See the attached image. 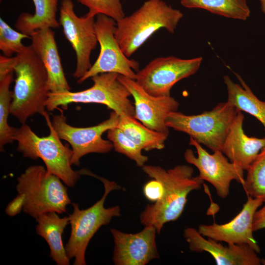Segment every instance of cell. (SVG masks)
<instances>
[{"mask_svg": "<svg viewBox=\"0 0 265 265\" xmlns=\"http://www.w3.org/2000/svg\"><path fill=\"white\" fill-rule=\"evenodd\" d=\"M142 169L149 177L160 182L164 187L162 198L147 205L139 216L143 225L154 226L159 234L164 224L180 217L188 194L200 189L204 181L198 176L194 177L193 168L184 164L168 170L150 165H144Z\"/></svg>", "mask_w": 265, "mask_h": 265, "instance_id": "obj_1", "label": "cell"}, {"mask_svg": "<svg viewBox=\"0 0 265 265\" xmlns=\"http://www.w3.org/2000/svg\"><path fill=\"white\" fill-rule=\"evenodd\" d=\"M16 74L10 114L22 124L39 113L44 116L50 90L47 71L31 45L15 56Z\"/></svg>", "mask_w": 265, "mask_h": 265, "instance_id": "obj_2", "label": "cell"}, {"mask_svg": "<svg viewBox=\"0 0 265 265\" xmlns=\"http://www.w3.org/2000/svg\"><path fill=\"white\" fill-rule=\"evenodd\" d=\"M183 13L163 0H147L135 11L116 21L115 36L129 58L158 30L173 33Z\"/></svg>", "mask_w": 265, "mask_h": 265, "instance_id": "obj_3", "label": "cell"}, {"mask_svg": "<svg viewBox=\"0 0 265 265\" xmlns=\"http://www.w3.org/2000/svg\"><path fill=\"white\" fill-rule=\"evenodd\" d=\"M80 172L81 175H89L100 180L105 191L101 199L86 209L80 210L78 204H72L73 212L69 215L71 234L65 248L68 259L70 260L74 258V265H86L85 252L92 238L102 226L108 224L112 217L121 215L119 206L108 208L104 207L108 194L112 190L121 189V186L87 169H80Z\"/></svg>", "mask_w": 265, "mask_h": 265, "instance_id": "obj_4", "label": "cell"}, {"mask_svg": "<svg viewBox=\"0 0 265 265\" xmlns=\"http://www.w3.org/2000/svg\"><path fill=\"white\" fill-rule=\"evenodd\" d=\"M44 117L50 130L47 136L37 135L26 124L15 128L13 139L17 142V151L25 158H40L49 172L58 176L66 186L74 187L81 175L71 167L72 150L62 144L46 111Z\"/></svg>", "mask_w": 265, "mask_h": 265, "instance_id": "obj_5", "label": "cell"}, {"mask_svg": "<svg viewBox=\"0 0 265 265\" xmlns=\"http://www.w3.org/2000/svg\"><path fill=\"white\" fill-rule=\"evenodd\" d=\"M61 181L42 165L27 168L17 178L16 187L25 197L23 212L35 219L49 212H66L71 200Z\"/></svg>", "mask_w": 265, "mask_h": 265, "instance_id": "obj_6", "label": "cell"}, {"mask_svg": "<svg viewBox=\"0 0 265 265\" xmlns=\"http://www.w3.org/2000/svg\"><path fill=\"white\" fill-rule=\"evenodd\" d=\"M119 75L115 73H106L94 76L91 78L93 85L80 91L50 92L46 108L53 111L59 106L66 109L71 103H96L106 105L119 115L134 117V106L129 98L131 94L119 80Z\"/></svg>", "mask_w": 265, "mask_h": 265, "instance_id": "obj_7", "label": "cell"}, {"mask_svg": "<svg viewBox=\"0 0 265 265\" xmlns=\"http://www.w3.org/2000/svg\"><path fill=\"white\" fill-rule=\"evenodd\" d=\"M238 111L226 101L200 114L187 115L177 111L171 112L166 124L169 128L187 133L213 152L221 151Z\"/></svg>", "mask_w": 265, "mask_h": 265, "instance_id": "obj_8", "label": "cell"}, {"mask_svg": "<svg viewBox=\"0 0 265 265\" xmlns=\"http://www.w3.org/2000/svg\"><path fill=\"white\" fill-rule=\"evenodd\" d=\"M116 21L104 14L96 16L95 32L100 45L99 56L90 68L80 79L81 83L89 78L106 73H115L135 80L139 64L123 52L115 36Z\"/></svg>", "mask_w": 265, "mask_h": 265, "instance_id": "obj_9", "label": "cell"}, {"mask_svg": "<svg viewBox=\"0 0 265 265\" xmlns=\"http://www.w3.org/2000/svg\"><path fill=\"white\" fill-rule=\"evenodd\" d=\"M95 16L87 12L78 16L72 0H61L59 23L64 35L71 45L76 56L73 76L81 78L92 66L90 56L98 43L95 28Z\"/></svg>", "mask_w": 265, "mask_h": 265, "instance_id": "obj_10", "label": "cell"}, {"mask_svg": "<svg viewBox=\"0 0 265 265\" xmlns=\"http://www.w3.org/2000/svg\"><path fill=\"white\" fill-rule=\"evenodd\" d=\"M202 57L183 59L170 56L155 58L136 73L135 81L155 97L169 96L172 87L180 80L194 74Z\"/></svg>", "mask_w": 265, "mask_h": 265, "instance_id": "obj_11", "label": "cell"}, {"mask_svg": "<svg viewBox=\"0 0 265 265\" xmlns=\"http://www.w3.org/2000/svg\"><path fill=\"white\" fill-rule=\"evenodd\" d=\"M53 116L52 126L61 139L67 141L73 151L72 165H80V160L90 153L106 154L113 148L112 142L104 139L102 134L108 130L116 127L119 115L112 111L109 118L100 124L88 127H75L67 123L63 112Z\"/></svg>", "mask_w": 265, "mask_h": 265, "instance_id": "obj_12", "label": "cell"}, {"mask_svg": "<svg viewBox=\"0 0 265 265\" xmlns=\"http://www.w3.org/2000/svg\"><path fill=\"white\" fill-rule=\"evenodd\" d=\"M189 145L196 148L197 156H195L191 149H187L184 155L185 160L198 169L199 172L198 177L212 185L218 197L225 198L228 196L232 181H236L242 185L244 184V170L229 161L221 150L215 151L211 154L191 137Z\"/></svg>", "mask_w": 265, "mask_h": 265, "instance_id": "obj_13", "label": "cell"}, {"mask_svg": "<svg viewBox=\"0 0 265 265\" xmlns=\"http://www.w3.org/2000/svg\"><path fill=\"white\" fill-rule=\"evenodd\" d=\"M264 202V198L247 196L241 210L231 221L222 224H201L198 231L204 237L217 241L247 244L259 253L261 249L253 237V223L256 211Z\"/></svg>", "mask_w": 265, "mask_h": 265, "instance_id": "obj_14", "label": "cell"}, {"mask_svg": "<svg viewBox=\"0 0 265 265\" xmlns=\"http://www.w3.org/2000/svg\"><path fill=\"white\" fill-rule=\"evenodd\" d=\"M118 79L134 99V117L148 128L168 134L166 120L171 112L177 111L178 102L171 96L150 95L135 80L120 75Z\"/></svg>", "mask_w": 265, "mask_h": 265, "instance_id": "obj_15", "label": "cell"}, {"mask_svg": "<svg viewBox=\"0 0 265 265\" xmlns=\"http://www.w3.org/2000/svg\"><path fill=\"white\" fill-rule=\"evenodd\" d=\"M114 248L112 257L116 265H145L159 258L156 242L157 233L153 226H147L136 234L110 229Z\"/></svg>", "mask_w": 265, "mask_h": 265, "instance_id": "obj_16", "label": "cell"}, {"mask_svg": "<svg viewBox=\"0 0 265 265\" xmlns=\"http://www.w3.org/2000/svg\"><path fill=\"white\" fill-rule=\"evenodd\" d=\"M184 237L191 252L209 253L217 265H260L262 259L249 245L245 244H228L224 246L211 238L206 239L198 231L187 227Z\"/></svg>", "mask_w": 265, "mask_h": 265, "instance_id": "obj_17", "label": "cell"}, {"mask_svg": "<svg viewBox=\"0 0 265 265\" xmlns=\"http://www.w3.org/2000/svg\"><path fill=\"white\" fill-rule=\"evenodd\" d=\"M29 36L31 40L30 45L47 71L50 92L71 90L63 71L54 32L52 28L46 27L38 29Z\"/></svg>", "mask_w": 265, "mask_h": 265, "instance_id": "obj_18", "label": "cell"}, {"mask_svg": "<svg viewBox=\"0 0 265 265\" xmlns=\"http://www.w3.org/2000/svg\"><path fill=\"white\" fill-rule=\"evenodd\" d=\"M244 115L237 112L223 144L221 151L232 162L246 170L265 148V137L247 135L243 129Z\"/></svg>", "mask_w": 265, "mask_h": 265, "instance_id": "obj_19", "label": "cell"}, {"mask_svg": "<svg viewBox=\"0 0 265 265\" xmlns=\"http://www.w3.org/2000/svg\"><path fill=\"white\" fill-rule=\"evenodd\" d=\"M55 212L43 213L36 218V232L47 241L50 249V257L57 265H68V259L62 236L69 223V216L60 218Z\"/></svg>", "mask_w": 265, "mask_h": 265, "instance_id": "obj_20", "label": "cell"}, {"mask_svg": "<svg viewBox=\"0 0 265 265\" xmlns=\"http://www.w3.org/2000/svg\"><path fill=\"white\" fill-rule=\"evenodd\" d=\"M235 74L240 84L235 83L227 75L223 77L228 94L227 101L237 110L255 117L263 125L265 132V102L253 93L238 74Z\"/></svg>", "mask_w": 265, "mask_h": 265, "instance_id": "obj_21", "label": "cell"}, {"mask_svg": "<svg viewBox=\"0 0 265 265\" xmlns=\"http://www.w3.org/2000/svg\"><path fill=\"white\" fill-rule=\"evenodd\" d=\"M59 0H32L35 7L33 14L21 13L15 26L18 31L30 35L38 29L46 27L56 28L60 26L56 19Z\"/></svg>", "mask_w": 265, "mask_h": 265, "instance_id": "obj_22", "label": "cell"}, {"mask_svg": "<svg viewBox=\"0 0 265 265\" xmlns=\"http://www.w3.org/2000/svg\"><path fill=\"white\" fill-rule=\"evenodd\" d=\"M117 127L145 151L163 149L168 135L148 128L131 115H119Z\"/></svg>", "mask_w": 265, "mask_h": 265, "instance_id": "obj_23", "label": "cell"}, {"mask_svg": "<svg viewBox=\"0 0 265 265\" xmlns=\"http://www.w3.org/2000/svg\"><path fill=\"white\" fill-rule=\"evenodd\" d=\"M188 8H200L226 18L247 20L250 10L246 0H180Z\"/></svg>", "mask_w": 265, "mask_h": 265, "instance_id": "obj_24", "label": "cell"}, {"mask_svg": "<svg viewBox=\"0 0 265 265\" xmlns=\"http://www.w3.org/2000/svg\"><path fill=\"white\" fill-rule=\"evenodd\" d=\"M13 80L12 73L0 79V149L3 151L4 146L13 141L15 128L10 126L8 117L10 114L12 91L9 89Z\"/></svg>", "mask_w": 265, "mask_h": 265, "instance_id": "obj_25", "label": "cell"}, {"mask_svg": "<svg viewBox=\"0 0 265 265\" xmlns=\"http://www.w3.org/2000/svg\"><path fill=\"white\" fill-rule=\"evenodd\" d=\"M246 171L247 176L242 186L247 195L265 199V148Z\"/></svg>", "mask_w": 265, "mask_h": 265, "instance_id": "obj_26", "label": "cell"}, {"mask_svg": "<svg viewBox=\"0 0 265 265\" xmlns=\"http://www.w3.org/2000/svg\"><path fill=\"white\" fill-rule=\"evenodd\" d=\"M107 137L116 152L133 160L138 166H143L148 161V158L142 154L141 148L117 127L107 131Z\"/></svg>", "mask_w": 265, "mask_h": 265, "instance_id": "obj_27", "label": "cell"}, {"mask_svg": "<svg viewBox=\"0 0 265 265\" xmlns=\"http://www.w3.org/2000/svg\"><path fill=\"white\" fill-rule=\"evenodd\" d=\"M29 35L13 29L2 18H0V50L3 55L11 57L21 52L26 47L22 43Z\"/></svg>", "mask_w": 265, "mask_h": 265, "instance_id": "obj_28", "label": "cell"}, {"mask_svg": "<svg viewBox=\"0 0 265 265\" xmlns=\"http://www.w3.org/2000/svg\"><path fill=\"white\" fill-rule=\"evenodd\" d=\"M96 16L104 14L117 21L125 16L120 0H77Z\"/></svg>", "mask_w": 265, "mask_h": 265, "instance_id": "obj_29", "label": "cell"}, {"mask_svg": "<svg viewBox=\"0 0 265 265\" xmlns=\"http://www.w3.org/2000/svg\"><path fill=\"white\" fill-rule=\"evenodd\" d=\"M164 187L159 181L153 179L147 182L143 187V193L146 199L150 201L156 202L162 197Z\"/></svg>", "mask_w": 265, "mask_h": 265, "instance_id": "obj_30", "label": "cell"}, {"mask_svg": "<svg viewBox=\"0 0 265 265\" xmlns=\"http://www.w3.org/2000/svg\"><path fill=\"white\" fill-rule=\"evenodd\" d=\"M25 197L24 194L18 195L6 206L5 213L10 216H14L23 210Z\"/></svg>", "mask_w": 265, "mask_h": 265, "instance_id": "obj_31", "label": "cell"}, {"mask_svg": "<svg viewBox=\"0 0 265 265\" xmlns=\"http://www.w3.org/2000/svg\"><path fill=\"white\" fill-rule=\"evenodd\" d=\"M15 63V56L7 57L0 55V79L14 72Z\"/></svg>", "mask_w": 265, "mask_h": 265, "instance_id": "obj_32", "label": "cell"}, {"mask_svg": "<svg viewBox=\"0 0 265 265\" xmlns=\"http://www.w3.org/2000/svg\"><path fill=\"white\" fill-rule=\"evenodd\" d=\"M264 228H265V204L256 211L253 223L254 232Z\"/></svg>", "mask_w": 265, "mask_h": 265, "instance_id": "obj_33", "label": "cell"}, {"mask_svg": "<svg viewBox=\"0 0 265 265\" xmlns=\"http://www.w3.org/2000/svg\"><path fill=\"white\" fill-rule=\"evenodd\" d=\"M261 4V8L264 14H265V0H258Z\"/></svg>", "mask_w": 265, "mask_h": 265, "instance_id": "obj_34", "label": "cell"}]
</instances>
